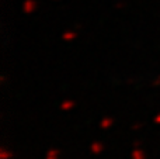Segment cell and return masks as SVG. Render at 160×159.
Returning a JSON list of instances; mask_svg holds the SVG:
<instances>
[{"label": "cell", "mask_w": 160, "mask_h": 159, "mask_svg": "<svg viewBox=\"0 0 160 159\" xmlns=\"http://www.w3.org/2000/svg\"><path fill=\"white\" fill-rule=\"evenodd\" d=\"M88 152H90L91 156H101V155L105 152V144L102 142L100 138H94V140L90 141Z\"/></svg>", "instance_id": "obj_1"}, {"label": "cell", "mask_w": 160, "mask_h": 159, "mask_svg": "<svg viewBox=\"0 0 160 159\" xmlns=\"http://www.w3.org/2000/svg\"><path fill=\"white\" fill-rule=\"evenodd\" d=\"M78 107V101L72 97H66V99H62L58 104H56V109L59 110L61 113H70Z\"/></svg>", "instance_id": "obj_2"}, {"label": "cell", "mask_w": 160, "mask_h": 159, "mask_svg": "<svg viewBox=\"0 0 160 159\" xmlns=\"http://www.w3.org/2000/svg\"><path fill=\"white\" fill-rule=\"evenodd\" d=\"M97 126H98V128L101 130V131H110V130H112L114 126H115V117L111 114L101 115L98 123H97Z\"/></svg>", "instance_id": "obj_3"}, {"label": "cell", "mask_w": 160, "mask_h": 159, "mask_svg": "<svg viewBox=\"0 0 160 159\" xmlns=\"http://www.w3.org/2000/svg\"><path fill=\"white\" fill-rule=\"evenodd\" d=\"M20 7H21V13H24L25 16H31L38 8V0H21Z\"/></svg>", "instance_id": "obj_4"}, {"label": "cell", "mask_w": 160, "mask_h": 159, "mask_svg": "<svg viewBox=\"0 0 160 159\" xmlns=\"http://www.w3.org/2000/svg\"><path fill=\"white\" fill-rule=\"evenodd\" d=\"M129 159H148V152L143 146H133L129 151Z\"/></svg>", "instance_id": "obj_5"}, {"label": "cell", "mask_w": 160, "mask_h": 159, "mask_svg": "<svg viewBox=\"0 0 160 159\" xmlns=\"http://www.w3.org/2000/svg\"><path fill=\"white\" fill-rule=\"evenodd\" d=\"M44 159H61V149L58 146H49L45 151Z\"/></svg>", "instance_id": "obj_6"}, {"label": "cell", "mask_w": 160, "mask_h": 159, "mask_svg": "<svg viewBox=\"0 0 160 159\" xmlns=\"http://www.w3.org/2000/svg\"><path fill=\"white\" fill-rule=\"evenodd\" d=\"M152 123L155 124V126H160V111H158L155 115L152 117Z\"/></svg>", "instance_id": "obj_7"}, {"label": "cell", "mask_w": 160, "mask_h": 159, "mask_svg": "<svg viewBox=\"0 0 160 159\" xmlns=\"http://www.w3.org/2000/svg\"><path fill=\"white\" fill-rule=\"evenodd\" d=\"M52 2H63V0H52Z\"/></svg>", "instance_id": "obj_8"}, {"label": "cell", "mask_w": 160, "mask_h": 159, "mask_svg": "<svg viewBox=\"0 0 160 159\" xmlns=\"http://www.w3.org/2000/svg\"><path fill=\"white\" fill-rule=\"evenodd\" d=\"M158 79H159V80H160V72L158 73Z\"/></svg>", "instance_id": "obj_9"}]
</instances>
